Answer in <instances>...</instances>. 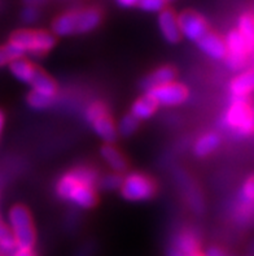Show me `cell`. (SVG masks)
<instances>
[{"label": "cell", "mask_w": 254, "mask_h": 256, "mask_svg": "<svg viewBox=\"0 0 254 256\" xmlns=\"http://www.w3.org/2000/svg\"><path fill=\"white\" fill-rule=\"evenodd\" d=\"M188 256H204V255H201V254H200V252H197V254H193V255H188Z\"/></svg>", "instance_id": "36"}, {"label": "cell", "mask_w": 254, "mask_h": 256, "mask_svg": "<svg viewBox=\"0 0 254 256\" xmlns=\"http://www.w3.org/2000/svg\"><path fill=\"white\" fill-rule=\"evenodd\" d=\"M145 94H148L157 103V106L174 107L183 104L190 96V91L184 84L174 81L145 91Z\"/></svg>", "instance_id": "8"}, {"label": "cell", "mask_w": 254, "mask_h": 256, "mask_svg": "<svg viewBox=\"0 0 254 256\" xmlns=\"http://www.w3.org/2000/svg\"><path fill=\"white\" fill-rule=\"evenodd\" d=\"M21 18L23 22L32 24L39 18V10L34 6H25L21 12Z\"/></svg>", "instance_id": "30"}, {"label": "cell", "mask_w": 254, "mask_h": 256, "mask_svg": "<svg viewBox=\"0 0 254 256\" xmlns=\"http://www.w3.org/2000/svg\"><path fill=\"white\" fill-rule=\"evenodd\" d=\"M200 240L196 233L190 229L182 230L175 236L173 248L170 251L171 256H188L199 252Z\"/></svg>", "instance_id": "12"}, {"label": "cell", "mask_w": 254, "mask_h": 256, "mask_svg": "<svg viewBox=\"0 0 254 256\" xmlns=\"http://www.w3.org/2000/svg\"><path fill=\"white\" fill-rule=\"evenodd\" d=\"M26 102L29 104V107L35 110H47L48 107H51L52 103L55 102V98L45 96V95L39 94L35 91H30L29 95L26 96Z\"/></svg>", "instance_id": "24"}, {"label": "cell", "mask_w": 254, "mask_h": 256, "mask_svg": "<svg viewBox=\"0 0 254 256\" xmlns=\"http://www.w3.org/2000/svg\"><path fill=\"white\" fill-rule=\"evenodd\" d=\"M158 106L148 94H144L134 102L131 107V114L136 120H148L156 114Z\"/></svg>", "instance_id": "17"}, {"label": "cell", "mask_w": 254, "mask_h": 256, "mask_svg": "<svg viewBox=\"0 0 254 256\" xmlns=\"http://www.w3.org/2000/svg\"><path fill=\"white\" fill-rule=\"evenodd\" d=\"M175 77H177L175 69L170 65H164V66H160V68L152 72L151 74H148L143 80L142 88L144 91H148L153 88H157V86L174 82Z\"/></svg>", "instance_id": "13"}, {"label": "cell", "mask_w": 254, "mask_h": 256, "mask_svg": "<svg viewBox=\"0 0 254 256\" xmlns=\"http://www.w3.org/2000/svg\"><path fill=\"white\" fill-rule=\"evenodd\" d=\"M200 51L204 52L208 58L213 60H225L226 58V43L225 39L214 32H208L197 40Z\"/></svg>", "instance_id": "10"}, {"label": "cell", "mask_w": 254, "mask_h": 256, "mask_svg": "<svg viewBox=\"0 0 254 256\" xmlns=\"http://www.w3.org/2000/svg\"><path fill=\"white\" fill-rule=\"evenodd\" d=\"M99 174L90 166H77L60 177L56 192L61 199L70 202L77 207L91 208L96 204L97 195L95 186Z\"/></svg>", "instance_id": "1"}, {"label": "cell", "mask_w": 254, "mask_h": 256, "mask_svg": "<svg viewBox=\"0 0 254 256\" xmlns=\"http://www.w3.org/2000/svg\"><path fill=\"white\" fill-rule=\"evenodd\" d=\"M23 56H25V52L13 43L8 42L6 44L0 46V68L9 65L12 62L23 58Z\"/></svg>", "instance_id": "23"}, {"label": "cell", "mask_w": 254, "mask_h": 256, "mask_svg": "<svg viewBox=\"0 0 254 256\" xmlns=\"http://www.w3.org/2000/svg\"><path fill=\"white\" fill-rule=\"evenodd\" d=\"M9 42L32 56H42L56 44V36L45 30H17L10 36Z\"/></svg>", "instance_id": "4"}, {"label": "cell", "mask_w": 254, "mask_h": 256, "mask_svg": "<svg viewBox=\"0 0 254 256\" xmlns=\"http://www.w3.org/2000/svg\"><path fill=\"white\" fill-rule=\"evenodd\" d=\"M226 58L225 62L232 72H243L248 64V58L252 55L248 46L236 29L230 30L226 34Z\"/></svg>", "instance_id": "7"}, {"label": "cell", "mask_w": 254, "mask_h": 256, "mask_svg": "<svg viewBox=\"0 0 254 256\" xmlns=\"http://www.w3.org/2000/svg\"><path fill=\"white\" fill-rule=\"evenodd\" d=\"M166 2H168V3H170V2H174V0H166Z\"/></svg>", "instance_id": "37"}, {"label": "cell", "mask_w": 254, "mask_h": 256, "mask_svg": "<svg viewBox=\"0 0 254 256\" xmlns=\"http://www.w3.org/2000/svg\"><path fill=\"white\" fill-rule=\"evenodd\" d=\"M0 250L3 252H12L16 250L14 237H13L9 226H6L3 221L0 222Z\"/></svg>", "instance_id": "25"}, {"label": "cell", "mask_w": 254, "mask_h": 256, "mask_svg": "<svg viewBox=\"0 0 254 256\" xmlns=\"http://www.w3.org/2000/svg\"><path fill=\"white\" fill-rule=\"evenodd\" d=\"M219 146H221L219 134L214 133V132H209V133L203 134L196 140L193 151H195V155L199 156V158H206V156H209L210 154L214 152Z\"/></svg>", "instance_id": "18"}, {"label": "cell", "mask_w": 254, "mask_h": 256, "mask_svg": "<svg viewBox=\"0 0 254 256\" xmlns=\"http://www.w3.org/2000/svg\"><path fill=\"white\" fill-rule=\"evenodd\" d=\"M239 203L242 207L243 214H248L254 207V176L245 180L240 192H239Z\"/></svg>", "instance_id": "22"}, {"label": "cell", "mask_w": 254, "mask_h": 256, "mask_svg": "<svg viewBox=\"0 0 254 256\" xmlns=\"http://www.w3.org/2000/svg\"><path fill=\"white\" fill-rule=\"evenodd\" d=\"M157 190L155 181L144 173L132 172L126 176L121 185V192L126 200L144 202L153 198Z\"/></svg>", "instance_id": "6"}, {"label": "cell", "mask_w": 254, "mask_h": 256, "mask_svg": "<svg viewBox=\"0 0 254 256\" xmlns=\"http://www.w3.org/2000/svg\"><path fill=\"white\" fill-rule=\"evenodd\" d=\"M29 84L31 86L32 91L45 95V96L56 98V94H57V84H56V82L47 73H44L42 69L36 68L35 73L32 76Z\"/></svg>", "instance_id": "15"}, {"label": "cell", "mask_w": 254, "mask_h": 256, "mask_svg": "<svg viewBox=\"0 0 254 256\" xmlns=\"http://www.w3.org/2000/svg\"><path fill=\"white\" fill-rule=\"evenodd\" d=\"M166 0H139L138 6L144 12L160 13L166 8Z\"/></svg>", "instance_id": "29"}, {"label": "cell", "mask_w": 254, "mask_h": 256, "mask_svg": "<svg viewBox=\"0 0 254 256\" xmlns=\"http://www.w3.org/2000/svg\"><path fill=\"white\" fill-rule=\"evenodd\" d=\"M91 125H92L93 132L108 144H112L113 142L117 140L118 132H117L116 125H114L113 120L109 117V114L100 117L96 121H93Z\"/></svg>", "instance_id": "16"}, {"label": "cell", "mask_w": 254, "mask_h": 256, "mask_svg": "<svg viewBox=\"0 0 254 256\" xmlns=\"http://www.w3.org/2000/svg\"><path fill=\"white\" fill-rule=\"evenodd\" d=\"M48 0H23V3L26 6H34V8H39V6H44Z\"/></svg>", "instance_id": "33"}, {"label": "cell", "mask_w": 254, "mask_h": 256, "mask_svg": "<svg viewBox=\"0 0 254 256\" xmlns=\"http://www.w3.org/2000/svg\"><path fill=\"white\" fill-rule=\"evenodd\" d=\"M122 176L121 173H110V174L104 176L103 178L99 180V186L103 190H117V188H121V185H122Z\"/></svg>", "instance_id": "28"}, {"label": "cell", "mask_w": 254, "mask_h": 256, "mask_svg": "<svg viewBox=\"0 0 254 256\" xmlns=\"http://www.w3.org/2000/svg\"><path fill=\"white\" fill-rule=\"evenodd\" d=\"M117 3L123 8H131V6H138L139 0H117Z\"/></svg>", "instance_id": "34"}, {"label": "cell", "mask_w": 254, "mask_h": 256, "mask_svg": "<svg viewBox=\"0 0 254 256\" xmlns=\"http://www.w3.org/2000/svg\"><path fill=\"white\" fill-rule=\"evenodd\" d=\"M9 69L13 77L17 78L19 82L30 84L32 76L36 70V66L32 62H30L29 60H26L25 58H21L10 62Z\"/></svg>", "instance_id": "20"}, {"label": "cell", "mask_w": 254, "mask_h": 256, "mask_svg": "<svg viewBox=\"0 0 254 256\" xmlns=\"http://www.w3.org/2000/svg\"><path fill=\"white\" fill-rule=\"evenodd\" d=\"M106 114H109V110H108V107L105 104L101 103V102H95V103L90 104L87 107L84 117H86L87 122L92 124L93 121H96L97 118L106 116Z\"/></svg>", "instance_id": "27"}, {"label": "cell", "mask_w": 254, "mask_h": 256, "mask_svg": "<svg viewBox=\"0 0 254 256\" xmlns=\"http://www.w3.org/2000/svg\"><path fill=\"white\" fill-rule=\"evenodd\" d=\"M204 256H229L222 248H219V247H212L209 250L206 251L205 255Z\"/></svg>", "instance_id": "32"}, {"label": "cell", "mask_w": 254, "mask_h": 256, "mask_svg": "<svg viewBox=\"0 0 254 256\" xmlns=\"http://www.w3.org/2000/svg\"><path fill=\"white\" fill-rule=\"evenodd\" d=\"M0 222H1V218H0Z\"/></svg>", "instance_id": "38"}, {"label": "cell", "mask_w": 254, "mask_h": 256, "mask_svg": "<svg viewBox=\"0 0 254 256\" xmlns=\"http://www.w3.org/2000/svg\"><path fill=\"white\" fill-rule=\"evenodd\" d=\"M103 159L108 162V166L116 173H123L127 169V162L123 155L113 144H104L100 150Z\"/></svg>", "instance_id": "19"}, {"label": "cell", "mask_w": 254, "mask_h": 256, "mask_svg": "<svg viewBox=\"0 0 254 256\" xmlns=\"http://www.w3.org/2000/svg\"><path fill=\"white\" fill-rule=\"evenodd\" d=\"M101 22V12L97 8L82 10H69L56 17L52 22L53 36H69L74 34H87Z\"/></svg>", "instance_id": "2"}, {"label": "cell", "mask_w": 254, "mask_h": 256, "mask_svg": "<svg viewBox=\"0 0 254 256\" xmlns=\"http://www.w3.org/2000/svg\"><path fill=\"white\" fill-rule=\"evenodd\" d=\"M139 122H140V121L136 120L135 117L132 116L131 114H126V116H123L122 118H121V121H119L117 132L123 136H130L139 129Z\"/></svg>", "instance_id": "26"}, {"label": "cell", "mask_w": 254, "mask_h": 256, "mask_svg": "<svg viewBox=\"0 0 254 256\" xmlns=\"http://www.w3.org/2000/svg\"><path fill=\"white\" fill-rule=\"evenodd\" d=\"M10 254L12 256H36L32 248H16Z\"/></svg>", "instance_id": "31"}, {"label": "cell", "mask_w": 254, "mask_h": 256, "mask_svg": "<svg viewBox=\"0 0 254 256\" xmlns=\"http://www.w3.org/2000/svg\"><path fill=\"white\" fill-rule=\"evenodd\" d=\"M4 124H5V116H4L3 110H0V136H1V133H3Z\"/></svg>", "instance_id": "35"}, {"label": "cell", "mask_w": 254, "mask_h": 256, "mask_svg": "<svg viewBox=\"0 0 254 256\" xmlns=\"http://www.w3.org/2000/svg\"><path fill=\"white\" fill-rule=\"evenodd\" d=\"M178 24L182 36L191 42H197L204 34L209 32V25L206 20L193 10H184L178 14Z\"/></svg>", "instance_id": "9"}, {"label": "cell", "mask_w": 254, "mask_h": 256, "mask_svg": "<svg viewBox=\"0 0 254 256\" xmlns=\"http://www.w3.org/2000/svg\"><path fill=\"white\" fill-rule=\"evenodd\" d=\"M223 124L239 136L254 134V108L249 98L231 96L229 108L223 116Z\"/></svg>", "instance_id": "3"}, {"label": "cell", "mask_w": 254, "mask_h": 256, "mask_svg": "<svg viewBox=\"0 0 254 256\" xmlns=\"http://www.w3.org/2000/svg\"><path fill=\"white\" fill-rule=\"evenodd\" d=\"M240 36L248 46L251 54H254V14L253 13H243L238 20V28H236Z\"/></svg>", "instance_id": "21"}, {"label": "cell", "mask_w": 254, "mask_h": 256, "mask_svg": "<svg viewBox=\"0 0 254 256\" xmlns=\"http://www.w3.org/2000/svg\"><path fill=\"white\" fill-rule=\"evenodd\" d=\"M158 28L161 32V36L168 43L175 44L182 39L179 24H178V14L171 10L165 8L158 14Z\"/></svg>", "instance_id": "11"}, {"label": "cell", "mask_w": 254, "mask_h": 256, "mask_svg": "<svg viewBox=\"0 0 254 256\" xmlns=\"http://www.w3.org/2000/svg\"><path fill=\"white\" fill-rule=\"evenodd\" d=\"M8 220L16 240V248H32L35 244V229L29 210L25 206H13L8 214Z\"/></svg>", "instance_id": "5"}, {"label": "cell", "mask_w": 254, "mask_h": 256, "mask_svg": "<svg viewBox=\"0 0 254 256\" xmlns=\"http://www.w3.org/2000/svg\"><path fill=\"white\" fill-rule=\"evenodd\" d=\"M254 91V68L239 73L230 84L231 96L249 98Z\"/></svg>", "instance_id": "14"}]
</instances>
